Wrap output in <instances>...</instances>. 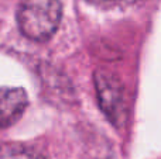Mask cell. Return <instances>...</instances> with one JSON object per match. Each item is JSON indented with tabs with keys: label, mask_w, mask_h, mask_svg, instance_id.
<instances>
[{
	"label": "cell",
	"mask_w": 161,
	"mask_h": 159,
	"mask_svg": "<svg viewBox=\"0 0 161 159\" xmlns=\"http://www.w3.org/2000/svg\"><path fill=\"white\" fill-rule=\"evenodd\" d=\"M62 17L59 0H21L17 8V24L31 41H48L58 30Z\"/></svg>",
	"instance_id": "obj_1"
},
{
	"label": "cell",
	"mask_w": 161,
	"mask_h": 159,
	"mask_svg": "<svg viewBox=\"0 0 161 159\" xmlns=\"http://www.w3.org/2000/svg\"><path fill=\"white\" fill-rule=\"evenodd\" d=\"M95 86L102 111L113 124H119L125 113L122 83L112 73L97 70L95 75Z\"/></svg>",
	"instance_id": "obj_2"
},
{
	"label": "cell",
	"mask_w": 161,
	"mask_h": 159,
	"mask_svg": "<svg viewBox=\"0 0 161 159\" xmlns=\"http://www.w3.org/2000/svg\"><path fill=\"white\" fill-rule=\"evenodd\" d=\"M28 97L20 87H0V130L10 127L27 109Z\"/></svg>",
	"instance_id": "obj_3"
},
{
	"label": "cell",
	"mask_w": 161,
	"mask_h": 159,
	"mask_svg": "<svg viewBox=\"0 0 161 159\" xmlns=\"http://www.w3.org/2000/svg\"><path fill=\"white\" fill-rule=\"evenodd\" d=\"M0 159H50L42 149L23 142H6L0 145Z\"/></svg>",
	"instance_id": "obj_4"
},
{
	"label": "cell",
	"mask_w": 161,
	"mask_h": 159,
	"mask_svg": "<svg viewBox=\"0 0 161 159\" xmlns=\"http://www.w3.org/2000/svg\"><path fill=\"white\" fill-rule=\"evenodd\" d=\"M91 3H96V4H103V3H109V2H113V0H88Z\"/></svg>",
	"instance_id": "obj_5"
}]
</instances>
